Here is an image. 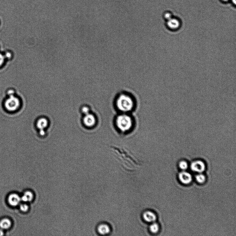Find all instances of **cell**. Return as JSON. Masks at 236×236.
Wrapping results in <instances>:
<instances>
[{
  "mask_svg": "<svg viewBox=\"0 0 236 236\" xmlns=\"http://www.w3.org/2000/svg\"><path fill=\"white\" fill-rule=\"evenodd\" d=\"M115 100V106L120 113H129L135 108V98L131 93L127 91L119 92Z\"/></svg>",
  "mask_w": 236,
  "mask_h": 236,
  "instance_id": "cell-1",
  "label": "cell"
},
{
  "mask_svg": "<svg viewBox=\"0 0 236 236\" xmlns=\"http://www.w3.org/2000/svg\"><path fill=\"white\" fill-rule=\"evenodd\" d=\"M114 124L120 133L125 134L133 130L135 121L132 116L129 113H120L115 117Z\"/></svg>",
  "mask_w": 236,
  "mask_h": 236,
  "instance_id": "cell-2",
  "label": "cell"
},
{
  "mask_svg": "<svg viewBox=\"0 0 236 236\" xmlns=\"http://www.w3.org/2000/svg\"><path fill=\"white\" fill-rule=\"evenodd\" d=\"M20 103L19 98L13 94L10 95V97L5 101V105L7 110L10 111H16L20 107Z\"/></svg>",
  "mask_w": 236,
  "mask_h": 236,
  "instance_id": "cell-3",
  "label": "cell"
},
{
  "mask_svg": "<svg viewBox=\"0 0 236 236\" xmlns=\"http://www.w3.org/2000/svg\"><path fill=\"white\" fill-rule=\"evenodd\" d=\"M97 118L95 115L92 113H89L85 115L83 119L84 125L87 127L91 128L94 127L97 123Z\"/></svg>",
  "mask_w": 236,
  "mask_h": 236,
  "instance_id": "cell-4",
  "label": "cell"
},
{
  "mask_svg": "<svg viewBox=\"0 0 236 236\" xmlns=\"http://www.w3.org/2000/svg\"><path fill=\"white\" fill-rule=\"evenodd\" d=\"M167 28L172 32L178 31L181 28V23L179 20L176 18H172L167 20L166 23Z\"/></svg>",
  "mask_w": 236,
  "mask_h": 236,
  "instance_id": "cell-5",
  "label": "cell"
},
{
  "mask_svg": "<svg viewBox=\"0 0 236 236\" xmlns=\"http://www.w3.org/2000/svg\"><path fill=\"white\" fill-rule=\"evenodd\" d=\"M191 168L193 171L200 173L205 170L206 166L205 163L203 161L197 160L194 161L191 163Z\"/></svg>",
  "mask_w": 236,
  "mask_h": 236,
  "instance_id": "cell-6",
  "label": "cell"
},
{
  "mask_svg": "<svg viewBox=\"0 0 236 236\" xmlns=\"http://www.w3.org/2000/svg\"><path fill=\"white\" fill-rule=\"evenodd\" d=\"M48 125V120L45 118H40L37 121L36 126L38 129L39 130L40 135H45V129L47 127Z\"/></svg>",
  "mask_w": 236,
  "mask_h": 236,
  "instance_id": "cell-7",
  "label": "cell"
},
{
  "mask_svg": "<svg viewBox=\"0 0 236 236\" xmlns=\"http://www.w3.org/2000/svg\"><path fill=\"white\" fill-rule=\"evenodd\" d=\"M180 181L184 184H189L192 181V177L189 172L183 171L180 172L178 175Z\"/></svg>",
  "mask_w": 236,
  "mask_h": 236,
  "instance_id": "cell-8",
  "label": "cell"
},
{
  "mask_svg": "<svg viewBox=\"0 0 236 236\" xmlns=\"http://www.w3.org/2000/svg\"><path fill=\"white\" fill-rule=\"evenodd\" d=\"M143 218L145 221L148 223L155 222L157 219V216L155 213L151 211L145 212L143 214Z\"/></svg>",
  "mask_w": 236,
  "mask_h": 236,
  "instance_id": "cell-9",
  "label": "cell"
},
{
  "mask_svg": "<svg viewBox=\"0 0 236 236\" xmlns=\"http://www.w3.org/2000/svg\"><path fill=\"white\" fill-rule=\"evenodd\" d=\"M21 198L17 194H12L9 196L8 202L10 205L12 206H17L21 201Z\"/></svg>",
  "mask_w": 236,
  "mask_h": 236,
  "instance_id": "cell-10",
  "label": "cell"
},
{
  "mask_svg": "<svg viewBox=\"0 0 236 236\" xmlns=\"http://www.w3.org/2000/svg\"><path fill=\"white\" fill-rule=\"evenodd\" d=\"M98 231L100 235H108L110 232L111 229L109 226L106 224H102L98 226Z\"/></svg>",
  "mask_w": 236,
  "mask_h": 236,
  "instance_id": "cell-11",
  "label": "cell"
},
{
  "mask_svg": "<svg viewBox=\"0 0 236 236\" xmlns=\"http://www.w3.org/2000/svg\"><path fill=\"white\" fill-rule=\"evenodd\" d=\"M33 193L30 191H26L23 196L21 198L22 201L24 202H30L34 198Z\"/></svg>",
  "mask_w": 236,
  "mask_h": 236,
  "instance_id": "cell-12",
  "label": "cell"
},
{
  "mask_svg": "<svg viewBox=\"0 0 236 236\" xmlns=\"http://www.w3.org/2000/svg\"><path fill=\"white\" fill-rule=\"evenodd\" d=\"M12 225L10 220L7 218L3 219L0 221V228L3 230L8 229Z\"/></svg>",
  "mask_w": 236,
  "mask_h": 236,
  "instance_id": "cell-13",
  "label": "cell"
},
{
  "mask_svg": "<svg viewBox=\"0 0 236 236\" xmlns=\"http://www.w3.org/2000/svg\"><path fill=\"white\" fill-rule=\"evenodd\" d=\"M149 228L152 233L156 234L159 231V226L157 223L154 222L150 225Z\"/></svg>",
  "mask_w": 236,
  "mask_h": 236,
  "instance_id": "cell-14",
  "label": "cell"
},
{
  "mask_svg": "<svg viewBox=\"0 0 236 236\" xmlns=\"http://www.w3.org/2000/svg\"><path fill=\"white\" fill-rule=\"evenodd\" d=\"M196 181L200 184L204 183L206 181V177L204 175L200 173L199 174L196 176Z\"/></svg>",
  "mask_w": 236,
  "mask_h": 236,
  "instance_id": "cell-15",
  "label": "cell"
},
{
  "mask_svg": "<svg viewBox=\"0 0 236 236\" xmlns=\"http://www.w3.org/2000/svg\"><path fill=\"white\" fill-rule=\"evenodd\" d=\"M180 168L182 170H185L188 167V164L186 161H180L179 163Z\"/></svg>",
  "mask_w": 236,
  "mask_h": 236,
  "instance_id": "cell-16",
  "label": "cell"
},
{
  "mask_svg": "<svg viewBox=\"0 0 236 236\" xmlns=\"http://www.w3.org/2000/svg\"><path fill=\"white\" fill-rule=\"evenodd\" d=\"M20 210L24 212H27L29 208L28 205L26 204H22L20 206Z\"/></svg>",
  "mask_w": 236,
  "mask_h": 236,
  "instance_id": "cell-17",
  "label": "cell"
},
{
  "mask_svg": "<svg viewBox=\"0 0 236 236\" xmlns=\"http://www.w3.org/2000/svg\"><path fill=\"white\" fill-rule=\"evenodd\" d=\"M82 112L84 115L88 114L90 112V109L88 107L84 106L82 107Z\"/></svg>",
  "mask_w": 236,
  "mask_h": 236,
  "instance_id": "cell-18",
  "label": "cell"
},
{
  "mask_svg": "<svg viewBox=\"0 0 236 236\" xmlns=\"http://www.w3.org/2000/svg\"><path fill=\"white\" fill-rule=\"evenodd\" d=\"M164 17L165 19L166 20H168L172 18L171 14L169 13H165L164 15Z\"/></svg>",
  "mask_w": 236,
  "mask_h": 236,
  "instance_id": "cell-19",
  "label": "cell"
},
{
  "mask_svg": "<svg viewBox=\"0 0 236 236\" xmlns=\"http://www.w3.org/2000/svg\"><path fill=\"white\" fill-rule=\"evenodd\" d=\"M5 59L3 55L0 54V66H1L4 62Z\"/></svg>",
  "mask_w": 236,
  "mask_h": 236,
  "instance_id": "cell-20",
  "label": "cell"
},
{
  "mask_svg": "<svg viewBox=\"0 0 236 236\" xmlns=\"http://www.w3.org/2000/svg\"><path fill=\"white\" fill-rule=\"evenodd\" d=\"M3 230H0V236H3Z\"/></svg>",
  "mask_w": 236,
  "mask_h": 236,
  "instance_id": "cell-21",
  "label": "cell"
},
{
  "mask_svg": "<svg viewBox=\"0 0 236 236\" xmlns=\"http://www.w3.org/2000/svg\"><path fill=\"white\" fill-rule=\"evenodd\" d=\"M6 56L7 57H8L9 58V57H11L10 54L9 53H7L6 54Z\"/></svg>",
  "mask_w": 236,
  "mask_h": 236,
  "instance_id": "cell-22",
  "label": "cell"
},
{
  "mask_svg": "<svg viewBox=\"0 0 236 236\" xmlns=\"http://www.w3.org/2000/svg\"><path fill=\"white\" fill-rule=\"evenodd\" d=\"M231 1H232V2H233V3H234V4H236V0H231Z\"/></svg>",
  "mask_w": 236,
  "mask_h": 236,
  "instance_id": "cell-23",
  "label": "cell"
},
{
  "mask_svg": "<svg viewBox=\"0 0 236 236\" xmlns=\"http://www.w3.org/2000/svg\"><path fill=\"white\" fill-rule=\"evenodd\" d=\"M222 1H229V0H222Z\"/></svg>",
  "mask_w": 236,
  "mask_h": 236,
  "instance_id": "cell-24",
  "label": "cell"
}]
</instances>
